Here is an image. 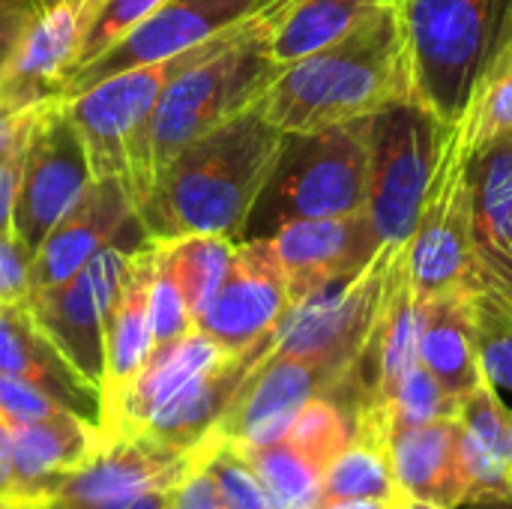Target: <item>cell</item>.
I'll use <instances>...</instances> for the list:
<instances>
[{
	"instance_id": "20",
	"label": "cell",
	"mask_w": 512,
	"mask_h": 509,
	"mask_svg": "<svg viewBox=\"0 0 512 509\" xmlns=\"http://www.w3.org/2000/svg\"><path fill=\"white\" fill-rule=\"evenodd\" d=\"M0 372L45 390L66 411L102 429V393L78 375L60 348L36 324L27 300L0 303Z\"/></svg>"
},
{
	"instance_id": "1",
	"label": "cell",
	"mask_w": 512,
	"mask_h": 509,
	"mask_svg": "<svg viewBox=\"0 0 512 509\" xmlns=\"http://www.w3.org/2000/svg\"><path fill=\"white\" fill-rule=\"evenodd\" d=\"M282 138L285 132L252 105L183 147L138 207L147 240L189 234L240 240L276 168Z\"/></svg>"
},
{
	"instance_id": "6",
	"label": "cell",
	"mask_w": 512,
	"mask_h": 509,
	"mask_svg": "<svg viewBox=\"0 0 512 509\" xmlns=\"http://www.w3.org/2000/svg\"><path fill=\"white\" fill-rule=\"evenodd\" d=\"M405 252L423 300L462 291L477 282L474 150L465 141L462 123L444 129L441 150Z\"/></svg>"
},
{
	"instance_id": "3",
	"label": "cell",
	"mask_w": 512,
	"mask_h": 509,
	"mask_svg": "<svg viewBox=\"0 0 512 509\" xmlns=\"http://www.w3.org/2000/svg\"><path fill=\"white\" fill-rule=\"evenodd\" d=\"M288 0L270 6L258 18H252L240 33H234L219 51L204 57L201 63L180 72L165 93L147 126L144 156L150 180L195 138L252 108L261 93L270 87L276 72L282 69L270 51V27Z\"/></svg>"
},
{
	"instance_id": "21",
	"label": "cell",
	"mask_w": 512,
	"mask_h": 509,
	"mask_svg": "<svg viewBox=\"0 0 512 509\" xmlns=\"http://www.w3.org/2000/svg\"><path fill=\"white\" fill-rule=\"evenodd\" d=\"M156 273V240L132 252L126 282L111 303L105 327V387H102V426L111 420L117 402L153 354L150 327V285Z\"/></svg>"
},
{
	"instance_id": "42",
	"label": "cell",
	"mask_w": 512,
	"mask_h": 509,
	"mask_svg": "<svg viewBox=\"0 0 512 509\" xmlns=\"http://www.w3.org/2000/svg\"><path fill=\"white\" fill-rule=\"evenodd\" d=\"M171 509H228L222 495H219V486H216L210 468L204 465V459L198 453H195L192 468L171 489Z\"/></svg>"
},
{
	"instance_id": "28",
	"label": "cell",
	"mask_w": 512,
	"mask_h": 509,
	"mask_svg": "<svg viewBox=\"0 0 512 509\" xmlns=\"http://www.w3.org/2000/svg\"><path fill=\"white\" fill-rule=\"evenodd\" d=\"M402 489L393 474L390 459V426L378 408H363L357 417V432L348 447L324 468L321 507L333 501H393Z\"/></svg>"
},
{
	"instance_id": "8",
	"label": "cell",
	"mask_w": 512,
	"mask_h": 509,
	"mask_svg": "<svg viewBox=\"0 0 512 509\" xmlns=\"http://www.w3.org/2000/svg\"><path fill=\"white\" fill-rule=\"evenodd\" d=\"M393 252L396 243H384L375 261L360 276L333 285L309 300L291 303L276 330L273 354L321 357L360 375Z\"/></svg>"
},
{
	"instance_id": "26",
	"label": "cell",
	"mask_w": 512,
	"mask_h": 509,
	"mask_svg": "<svg viewBox=\"0 0 512 509\" xmlns=\"http://www.w3.org/2000/svg\"><path fill=\"white\" fill-rule=\"evenodd\" d=\"M222 357H228V351H222L198 327L171 345L153 348V354L147 357V363L141 366V372L117 402L111 420L102 426V432L135 435L162 405H168L189 381H195L201 372L216 366Z\"/></svg>"
},
{
	"instance_id": "51",
	"label": "cell",
	"mask_w": 512,
	"mask_h": 509,
	"mask_svg": "<svg viewBox=\"0 0 512 509\" xmlns=\"http://www.w3.org/2000/svg\"><path fill=\"white\" fill-rule=\"evenodd\" d=\"M510 474H512V423H510Z\"/></svg>"
},
{
	"instance_id": "19",
	"label": "cell",
	"mask_w": 512,
	"mask_h": 509,
	"mask_svg": "<svg viewBox=\"0 0 512 509\" xmlns=\"http://www.w3.org/2000/svg\"><path fill=\"white\" fill-rule=\"evenodd\" d=\"M99 432L96 423L72 411H54L42 420L12 426L9 498L27 504L54 501L66 477L78 471L99 444Z\"/></svg>"
},
{
	"instance_id": "16",
	"label": "cell",
	"mask_w": 512,
	"mask_h": 509,
	"mask_svg": "<svg viewBox=\"0 0 512 509\" xmlns=\"http://www.w3.org/2000/svg\"><path fill=\"white\" fill-rule=\"evenodd\" d=\"M126 222H138V210L126 183L117 177H93L81 198L33 252L30 291L51 288L84 270L93 255H99L105 246H114Z\"/></svg>"
},
{
	"instance_id": "2",
	"label": "cell",
	"mask_w": 512,
	"mask_h": 509,
	"mask_svg": "<svg viewBox=\"0 0 512 509\" xmlns=\"http://www.w3.org/2000/svg\"><path fill=\"white\" fill-rule=\"evenodd\" d=\"M399 99H411V81L402 18L387 0L333 45L282 66L255 105L282 132H318Z\"/></svg>"
},
{
	"instance_id": "30",
	"label": "cell",
	"mask_w": 512,
	"mask_h": 509,
	"mask_svg": "<svg viewBox=\"0 0 512 509\" xmlns=\"http://www.w3.org/2000/svg\"><path fill=\"white\" fill-rule=\"evenodd\" d=\"M459 123L474 153H480L498 135L512 132V6L471 87V96Z\"/></svg>"
},
{
	"instance_id": "35",
	"label": "cell",
	"mask_w": 512,
	"mask_h": 509,
	"mask_svg": "<svg viewBox=\"0 0 512 509\" xmlns=\"http://www.w3.org/2000/svg\"><path fill=\"white\" fill-rule=\"evenodd\" d=\"M384 414L390 435L396 429H408V426H426L435 420H447V417H459L462 411V399H456L423 363L414 366L399 384L396 390L381 402L372 405Z\"/></svg>"
},
{
	"instance_id": "12",
	"label": "cell",
	"mask_w": 512,
	"mask_h": 509,
	"mask_svg": "<svg viewBox=\"0 0 512 509\" xmlns=\"http://www.w3.org/2000/svg\"><path fill=\"white\" fill-rule=\"evenodd\" d=\"M291 309V291L270 237L240 240L231 270L195 327L222 351L243 354L270 342Z\"/></svg>"
},
{
	"instance_id": "23",
	"label": "cell",
	"mask_w": 512,
	"mask_h": 509,
	"mask_svg": "<svg viewBox=\"0 0 512 509\" xmlns=\"http://www.w3.org/2000/svg\"><path fill=\"white\" fill-rule=\"evenodd\" d=\"M474 243L477 282L512 297V132L474 153Z\"/></svg>"
},
{
	"instance_id": "18",
	"label": "cell",
	"mask_w": 512,
	"mask_h": 509,
	"mask_svg": "<svg viewBox=\"0 0 512 509\" xmlns=\"http://www.w3.org/2000/svg\"><path fill=\"white\" fill-rule=\"evenodd\" d=\"M273 339L261 342L243 354L222 357L216 366H210L195 381H189L168 405H162L135 435L147 438L159 447L177 450V453H192L222 423V417L228 414L231 402L237 399V393L246 384V378L252 375V369L270 354Z\"/></svg>"
},
{
	"instance_id": "13",
	"label": "cell",
	"mask_w": 512,
	"mask_h": 509,
	"mask_svg": "<svg viewBox=\"0 0 512 509\" xmlns=\"http://www.w3.org/2000/svg\"><path fill=\"white\" fill-rule=\"evenodd\" d=\"M270 243L285 270L291 303L360 276L384 246L369 207L333 219L288 222L270 234Z\"/></svg>"
},
{
	"instance_id": "5",
	"label": "cell",
	"mask_w": 512,
	"mask_h": 509,
	"mask_svg": "<svg viewBox=\"0 0 512 509\" xmlns=\"http://www.w3.org/2000/svg\"><path fill=\"white\" fill-rule=\"evenodd\" d=\"M512 0H396L411 99L456 126Z\"/></svg>"
},
{
	"instance_id": "41",
	"label": "cell",
	"mask_w": 512,
	"mask_h": 509,
	"mask_svg": "<svg viewBox=\"0 0 512 509\" xmlns=\"http://www.w3.org/2000/svg\"><path fill=\"white\" fill-rule=\"evenodd\" d=\"M33 252L15 237L0 234V303H24L30 297Z\"/></svg>"
},
{
	"instance_id": "14",
	"label": "cell",
	"mask_w": 512,
	"mask_h": 509,
	"mask_svg": "<svg viewBox=\"0 0 512 509\" xmlns=\"http://www.w3.org/2000/svg\"><path fill=\"white\" fill-rule=\"evenodd\" d=\"M99 3L102 0H36L18 54L0 81V96L18 114L63 96Z\"/></svg>"
},
{
	"instance_id": "15",
	"label": "cell",
	"mask_w": 512,
	"mask_h": 509,
	"mask_svg": "<svg viewBox=\"0 0 512 509\" xmlns=\"http://www.w3.org/2000/svg\"><path fill=\"white\" fill-rule=\"evenodd\" d=\"M195 453H177L138 435L99 432L87 462L66 477L54 501L63 507H93L144 492H171L192 468Z\"/></svg>"
},
{
	"instance_id": "7",
	"label": "cell",
	"mask_w": 512,
	"mask_h": 509,
	"mask_svg": "<svg viewBox=\"0 0 512 509\" xmlns=\"http://www.w3.org/2000/svg\"><path fill=\"white\" fill-rule=\"evenodd\" d=\"M444 129L414 99L390 102L369 117V216L384 243H408Z\"/></svg>"
},
{
	"instance_id": "46",
	"label": "cell",
	"mask_w": 512,
	"mask_h": 509,
	"mask_svg": "<svg viewBox=\"0 0 512 509\" xmlns=\"http://www.w3.org/2000/svg\"><path fill=\"white\" fill-rule=\"evenodd\" d=\"M15 117H21V114H18V111H15V108H12V105H9V102L0 96V135H3V132H6V129L15 123Z\"/></svg>"
},
{
	"instance_id": "27",
	"label": "cell",
	"mask_w": 512,
	"mask_h": 509,
	"mask_svg": "<svg viewBox=\"0 0 512 509\" xmlns=\"http://www.w3.org/2000/svg\"><path fill=\"white\" fill-rule=\"evenodd\" d=\"M420 363L456 399H465L483 381L477 333H474L471 288L426 300V318H423V333H420Z\"/></svg>"
},
{
	"instance_id": "49",
	"label": "cell",
	"mask_w": 512,
	"mask_h": 509,
	"mask_svg": "<svg viewBox=\"0 0 512 509\" xmlns=\"http://www.w3.org/2000/svg\"><path fill=\"white\" fill-rule=\"evenodd\" d=\"M459 509H512V501H492V504H462Z\"/></svg>"
},
{
	"instance_id": "32",
	"label": "cell",
	"mask_w": 512,
	"mask_h": 509,
	"mask_svg": "<svg viewBox=\"0 0 512 509\" xmlns=\"http://www.w3.org/2000/svg\"><path fill=\"white\" fill-rule=\"evenodd\" d=\"M240 447V444H237ZM255 474L261 477L276 509H318L324 474L309 465L285 438L273 444L240 447Z\"/></svg>"
},
{
	"instance_id": "31",
	"label": "cell",
	"mask_w": 512,
	"mask_h": 509,
	"mask_svg": "<svg viewBox=\"0 0 512 509\" xmlns=\"http://www.w3.org/2000/svg\"><path fill=\"white\" fill-rule=\"evenodd\" d=\"M156 243L192 318L198 321V315L210 306V300L216 297L219 285L231 270L237 240L222 234H189Z\"/></svg>"
},
{
	"instance_id": "43",
	"label": "cell",
	"mask_w": 512,
	"mask_h": 509,
	"mask_svg": "<svg viewBox=\"0 0 512 509\" xmlns=\"http://www.w3.org/2000/svg\"><path fill=\"white\" fill-rule=\"evenodd\" d=\"M36 12V0H0V81L12 66L24 30Z\"/></svg>"
},
{
	"instance_id": "36",
	"label": "cell",
	"mask_w": 512,
	"mask_h": 509,
	"mask_svg": "<svg viewBox=\"0 0 512 509\" xmlns=\"http://www.w3.org/2000/svg\"><path fill=\"white\" fill-rule=\"evenodd\" d=\"M195 453L204 459V465L210 468L219 495L228 509H276L261 477L255 474V468L249 465V459L243 456V450L231 441H219V438H207L204 444L195 447Z\"/></svg>"
},
{
	"instance_id": "24",
	"label": "cell",
	"mask_w": 512,
	"mask_h": 509,
	"mask_svg": "<svg viewBox=\"0 0 512 509\" xmlns=\"http://www.w3.org/2000/svg\"><path fill=\"white\" fill-rule=\"evenodd\" d=\"M27 306L45 336L99 393L105 387V327L87 267L51 288L30 291Z\"/></svg>"
},
{
	"instance_id": "34",
	"label": "cell",
	"mask_w": 512,
	"mask_h": 509,
	"mask_svg": "<svg viewBox=\"0 0 512 509\" xmlns=\"http://www.w3.org/2000/svg\"><path fill=\"white\" fill-rule=\"evenodd\" d=\"M474 333L483 375L504 393H512V297L489 282L471 285Z\"/></svg>"
},
{
	"instance_id": "11",
	"label": "cell",
	"mask_w": 512,
	"mask_h": 509,
	"mask_svg": "<svg viewBox=\"0 0 512 509\" xmlns=\"http://www.w3.org/2000/svg\"><path fill=\"white\" fill-rule=\"evenodd\" d=\"M348 381H360V375L321 357H288L273 354L270 348V354L252 369L210 438L240 447L282 441L297 414L315 396L333 393Z\"/></svg>"
},
{
	"instance_id": "45",
	"label": "cell",
	"mask_w": 512,
	"mask_h": 509,
	"mask_svg": "<svg viewBox=\"0 0 512 509\" xmlns=\"http://www.w3.org/2000/svg\"><path fill=\"white\" fill-rule=\"evenodd\" d=\"M12 489V426L0 417V495Z\"/></svg>"
},
{
	"instance_id": "48",
	"label": "cell",
	"mask_w": 512,
	"mask_h": 509,
	"mask_svg": "<svg viewBox=\"0 0 512 509\" xmlns=\"http://www.w3.org/2000/svg\"><path fill=\"white\" fill-rule=\"evenodd\" d=\"M33 504L27 501H18V498H9V495H0V509H30Z\"/></svg>"
},
{
	"instance_id": "25",
	"label": "cell",
	"mask_w": 512,
	"mask_h": 509,
	"mask_svg": "<svg viewBox=\"0 0 512 509\" xmlns=\"http://www.w3.org/2000/svg\"><path fill=\"white\" fill-rule=\"evenodd\" d=\"M459 441V417L396 429L390 435V459L402 495L447 509L462 507L465 477L459 462Z\"/></svg>"
},
{
	"instance_id": "10",
	"label": "cell",
	"mask_w": 512,
	"mask_h": 509,
	"mask_svg": "<svg viewBox=\"0 0 512 509\" xmlns=\"http://www.w3.org/2000/svg\"><path fill=\"white\" fill-rule=\"evenodd\" d=\"M282 0H165L129 36L111 45L102 57L69 75L60 99H75L93 84L126 69L174 57L186 48L204 45L231 27H240Z\"/></svg>"
},
{
	"instance_id": "47",
	"label": "cell",
	"mask_w": 512,
	"mask_h": 509,
	"mask_svg": "<svg viewBox=\"0 0 512 509\" xmlns=\"http://www.w3.org/2000/svg\"><path fill=\"white\" fill-rule=\"evenodd\" d=\"M402 509H447V507H438V504H429V501H420V498H408V495H402Z\"/></svg>"
},
{
	"instance_id": "37",
	"label": "cell",
	"mask_w": 512,
	"mask_h": 509,
	"mask_svg": "<svg viewBox=\"0 0 512 509\" xmlns=\"http://www.w3.org/2000/svg\"><path fill=\"white\" fill-rule=\"evenodd\" d=\"M165 0H102L87 33H84V45L78 54V66L93 63L96 57H102L111 45H117L123 36H129L141 21H147Z\"/></svg>"
},
{
	"instance_id": "33",
	"label": "cell",
	"mask_w": 512,
	"mask_h": 509,
	"mask_svg": "<svg viewBox=\"0 0 512 509\" xmlns=\"http://www.w3.org/2000/svg\"><path fill=\"white\" fill-rule=\"evenodd\" d=\"M357 405L342 399L339 393L315 396L291 423L285 441L321 474L324 468L348 447V441L357 432Z\"/></svg>"
},
{
	"instance_id": "29",
	"label": "cell",
	"mask_w": 512,
	"mask_h": 509,
	"mask_svg": "<svg viewBox=\"0 0 512 509\" xmlns=\"http://www.w3.org/2000/svg\"><path fill=\"white\" fill-rule=\"evenodd\" d=\"M387 0H288L276 15L267 51L279 66L303 60L369 18Z\"/></svg>"
},
{
	"instance_id": "39",
	"label": "cell",
	"mask_w": 512,
	"mask_h": 509,
	"mask_svg": "<svg viewBox=\"0 0 512 509\" xmlns=\"http://www.w3.org/2000/svg\"><path fill=\"white\" fill-rule=\"evenodd\" d=\"M33 117H36V108L24 111L0 135V234H15L12 216H15V198H18V186H21L24 153H27Z\"/></svg>"
},
{
	"instance_id": "17",
	"label": "cell",
	"mask_w": 512,
	"mask_h": 509,
	"mask_svg": "<svg viewBox=\"0 0 512 509\" xmlns=\"http://www.w3.org/2000/svg\"><path fill=\"white\" fill-rule=\"evenodd\" d=\"M423 318H426V300L420 297L414 285L405 243H399L393 252L387 279H384L375 330H372V339L360 366L369 405H381L396 390V384L414 366H420Z\"/></svg>"
},
{
	"instance_id": "9",
	"label": "cell",
	"mask_w": 512,
	"mask_h": 509,
	"mask_svg": "<svg viewBox=\"0 0 512 509\" xmlns=\"http://www.w3.org/2000/svg\"><path fill=\"white\" fill-rule=\"evenodd\" d=\"M90 180V159L66 108V99H48L36 108L24 153V171L12 216L15 237L30 252H36L48 231L81 198Z\"/></svg>"
},
{
	"instance_id": "44",
	"label": "cell",
	"mask_w": 512,
	"mask_h": 509,
	"mask_svg": "<svg viewBox=\"0 0 512 509\" xmlns=\"http://www.w3.org/2000/svg\"><path fill=\"white\" fill-rule=\"evenodd\" d=\"M63 507V504H60ZM63 509H171V492H144L135 498L111 501V504H93V507H63Z\"/></svg>"
},
{
	"instance_id": "50",
	"label": "cell",
	"mask_w": 512,
	"mask_h": 509,
	"mask_svg": "<svg viewBox=\"0 0 512 509\" xmlns=\"http://www.w3.org/2000/svg\"><path fill=\"white\" fill-rule=\"evenodd\" d=\"M30 509H63L57 501H42V504H33Z\"/></svg>"
},
{
	"instance_id": "38",
	"label": "cell",
	"mask_w": 512,
	"mask_h": 509,
	"mask_svg": "<svg viewBox=\"0 0 512 509\" xmlns=\"http://www.w3.org/2000/svg\"><path fill=\"white\" fill-rule=\"evenodd\" d=\"M150 327H153V348L171 345L195 330V318H192L174 276L168 273V267L162 261L159 243H156V273H153V285H150Z\"/></svg>"
},
{
	"instance_id": "4",
	"label": "cell",
	"mask_w": 512,
	"mask_h": 509,
	"mask_svg": "<svg viewBox=\"0 0 512 509\" xmlns=\"http://www.w3.org/2000/svg\"><path fill=\"white\" fill-rule=\"evenodd\" d=\"M366 207L369 117L318 132H285L276 168L240 240L270 237L297 219H333Z\"/></svg>"
},
{
	"instance_id": "22",
	"label": "cell",
	"mask_w": 512,
	"mask_h": 509,
	"mask_svg": "<svg viewBox=\"0 0 512 509\" xmlns=\"http://www.w3.org/2000/svg\"><path fill=\"white\" fill-rule=\"evenodd\" d=\"M459 423H462L459 462L465 477V504L512 501V411L504 405L501 390L486 375L462 399Z\"/></svg>"
},
{
	"instance_id": "40",
	"label": "cell",
	"mask_w": 512,
	"mask_h": 509,
	"mask_svg": "<svg viewBox=\"0 0 512 509\" xmlns=\"http://www.w3.org/2000/svg\"><path fill=\"white\" fill-rule=\"evenodd\" d=\"M54 411H66V408L60 402H54L36 384L0 372V417L9 426L33 423V420H42V417H48Z\"/></svg>"
}]
</instances>
